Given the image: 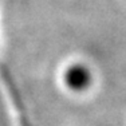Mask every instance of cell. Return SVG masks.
Listing matches in <instances>:
<instances>
[{
  "label": "cell",
  "instance_id": "cell-1",
  "mask_svg": "<svg viewBox=\"0 0 126 126\" xmlns=\"http://www.w3.org/2000/svg\"><path fill=\"white\" fill-rule=\"evenodd\" d=\"M63 80H64V85L71 91L82 93L91 87L94 75L89 66L83 63H74L64 70Z\"/></svg>",
  "mask_w": 126,
  "mask_h": 126
}]
</instances>
